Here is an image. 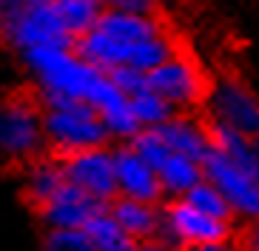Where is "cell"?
Wrapping results in <instances>:
<instances>
[{
    "label": "cell",
    "instance_id": "obj_20",
    "mask_svg": "<svg viewBox=\"0 0 259 251\" xmlns=\"http://www.w3.org/2000/svg\"><path fill=\"white\" fill-rule=\"evenodd\" d=\"M100 117H103V123H106L108 137H114V140H125V143H131V140L143 131L140 120L134 117V109H131L128 97H120L117 103L106 106L103 112H100Z\"/></svg>",
    "mask_w": 259,
    "mask_h": 251
},
{
    "label": "cell",
    "instance_id": "obj_7",
    "mask_svg": "<svg viewBox=\"0 0 259 251\" xmlns=\"http://www.w3.org/2000/svg\"><path fill=\"white\" fill-rule=\"evenodd\" d=\"M205 168V180H211L217 189L225 194L231 211L242 220H259V168L245 166L239 160H231L228 154H222L220 149L208 152L202 160Z\"/></svg>",
    "mask_w": 259,
    "mask_h": 251
},
{
    "label": "cell",
    "instance_id": "obj_24",
    "mask_svg": "<svg viewBox=\"0 0 259 251\" xmlns=\"http://www.w3.org/2000/svg\"><path fill=\"white\" fill-rule=\"evenodd\" d=\"M111 75V80L117 83V89L122 91V94H137L140 89H145V71H140V68H131V66H120V68H111L108 71Z\"/></svg>",
    "mask_w": 259,
    "mask_h": 251
},
{
    "label": "cell",
    "instance_id": "obj_6",
    "mask_svg": "<svg viewBox=\"0 0 259 251\" xmlns=\"http://www.w3.org/2000/svg\"><path fill=\"white\" fill-rule=\"evenodd\" d=\"M145 86L154 89L160 97H165L177 112L197 109L208 97V89H211L202 66L188 52H174L165 63L151 68L145 75Z\"/></svg>",
    "mask_w": 259,
    "mask_h": 251
},
{
    "label": "cell",
    "instance_id": "obj_29",
    "mask_svg": "<svg viewBox=\"0 0 259 251\" xmlns=\"http://www.w3.org/2000/svg\"><path fill=\"white\" fill-rule=\"evenodd\" d=\"M253 157H256V168H259V134L253 137Z\"/></svg>",
    "mask_w": 259,
    "mask_h": 251
},
{
    "label": "cell",
    "instance_id": "obj_9",
    "mask_svg": "<svg viewBox=\"0 0 259 251\" xmlns=\"http://www.w3.org/2000/svg\"><path fill=\"white\" fill-rule=\"evenodd\" d=\"M63 160V171L69 186L77 191H83L85 197L97 200V203L108 205L117 200V174H114V152L108 146H97V149H85V152H74Z\"/></svg>",
    "mask_w": 259,
    "mask_h": 251
},
{
    "label": "cell",
    "instance_id": "obj_15",
    "mask_svg": "<svg viewBox=\"0 0 259 251\" xmlns=\"http://www.w3.org/2000/svg\"><path fill=\"white\" fill-rule=\"evenodd\" d=\"M162 137L168 140L171 152L188 154L194 160H205L208 152H211V129H205L197 117H188V114H174L168 123L160 126Z\"/></svg>",
    "mask_w": 259,
    "mask_h": 251
},
{
    "label": "cell",
    "instance_id": "obj_8",
    "mask_svg": "<svg viewBox=\"0 0 259 251\" xmlns=\"http://www.w3.org/2000/svg\"><path fill=\"white\" fill-rule=\"evenodd\" d=\"M213 126H228L245 137L259 134V94L239 77H217L205 97Z\"/></svg>",
    "mask_w": 259,
    "mask_h": 251
},
{
    "label": "cell",
    "instance_id": "obj_17",
    "mask_svg": "<svg viewBox=\"0 0 259 251\" xmlns=\"http://www.w3.org/2000/svg\"><path fill=\"white\" fill-rule=\"evenodd\" d=\"M85 234L92 240L94 251H137V240L114 220V214L108 211V205L89 220Z\"/></svg>",
    "mask_w": 259,
    "mask_h": 251
},
{
    "label": "cell",
    "instance_id": "obj_19",
    "mask_svg": "<svg viewBox=\"0 0 259 251\" xmlns=\"http://www.w3.org/2000/svg\"><path fill=\"white\" fill-rule=\"evenodd\" d=\"M128 100H131V109H134V117L140 120L143 129H160L162 123H168L177 114V109L148 86L140 89L137 94H131Z\"/></svg>",
    "mask_w": 259,
    "mask_h": 251
},
{
    "label": "cell",
    "instance_id": "obj_23",
    "mask_svg": "<svg viewBox=\"0 0 259 251\" xmlns=\"http://www.w3.org/2000/svg\"><path fill=\"white\" fill-rule=\"evenodd\" d=\"M43 251H94L85 228H46Z\"/></svg>",
    "mask_w": 259,
    "mask_h": 251
},
{
    "label": "cell",
    "instance_id": "obj_21",
    "mask_svg": "<svg viewBox=\"0 0 259 251\" xmlns=\"http://www.w3.org/2000/svg\"><path fill=\"white\" fill-rule=\"evenodd\" d=\"M183 200H188L194 208L211 214V217H217V220H231V217H234V211H231V205H228V200H225V194H222V191L217 189L211 180L197 183V186H194V189H191Z\"/></svg>",
    "mask_w": 259,
    "mask_h": 251
},
{
    "label": "cell",
    "instance_id": "obj_10",
    "mask_svg": "<svg viewBox=\"0 0 259 251\" xmlns=\"http://www.w3.org/2000/svg\"><path fill=\"white\" fill-rule=\"evenodd\" d=\"M162 240L174 245H208V243H225L231 237V223L228 220H217L211 214L199 211L188 200H177L162 211Z\"/></svg>",
    "mask_w": 259,
    "mask_h": 251
},
{
    "label": "cell",
    "instance_id": "obj_25",
    "mask_svg": "<svg viewBox=\"0 0 259 251\" xmlns=\"http://www.w3.org/2000/svg\"><path fill=\"white\" fill-rule=\"evenodd\" d=\"M106 9H120V12H154V0H103Z\"/></svg>",
    "mask_w": 259,
    "mask_h": 251
},
{
    "label": "cell",
    "instance_id": "obj_1",
    "mask_svg": "<svg viewBox=\"0 0 259 251\" xmlns=\"http://www.w3.org/2000/svg\"><path fill=\"white\" fill-rule=\"evenodd\" d=\"M74 49L103 71L131 66L145 75L165 63L174 52H180L174 34L154 12L143 15L120 9H103L97 26L85 31Z\"/></svg>",
    "mask_w": 259,
    "mask_h": 251
},
{
    "label": "cell",
    "instance_id": "obj_26",
    "mask_svg": "<svg viewBox=\"0 0 259 251\" xmlns=\"http://www.w3.org/2000/svg\"><path fill=\"white\" fill-rule=\"evenodd\" d=\"M137 251H177V248H174V243H168V240H162V237H154V240L137 243Z\"/></svg>",
    "mask_w": 259,
    "mask_h": 251
},
{
    "label": "cell",
    "instance_id": "obj_4",
    "mask_svg": "<svg viewBox=\"0 0 259 251\" xmlns=\"http://www.w3.org/2000/svg\"><path fill=\"white\" fill-rule=\"evenodd\" d=\"M46 149L43 103L31 94H9L0 100V154L9 163L29 166Z\"/></svg>",
    "mask_w": 259,
    "mask_h": 251
},
{
    "label": "cell",
    "instance_id": "obj_22",
    "mask_svg": "<svg viewBox=\"0 0 259 251\" xmlns=\"http://www.w3.org/2000/svg\"><path fill=\"white\" fill-rule=\"evenodd\" d=\"M128 146H131V149H134V152H137L143 160H148L154 168H160L162 160L171 154V146H168V140L162 137L160 129H143Z\"/></svg>",
    "mask_w": 259,
    "mask_h": 251
},
{
    "label": "cell",
    "instance_id": "obj_3",
    "mask_svg": "<svg viewBox=\"0 0 259 251\" xmlns=\"http://www.w3.org/2000/svg\"><path fill=\"white\" fill-rule=\"evenodd\" d=\"M43 131H46V149H52L57 157H69L74 152L108 143V131L100 112L83 100L43 103Z\"/></svg>",
    "mask_w": 259,
    "mask_h": 251
},
{
    "label": "cell",
    "instance_id": "obj_5",
    "mask_svg": "<svg viewBox=\"0 0 259 251\" xmlns=\"http://www.w3.org/2000/svg\"><path fill=\"white\" fill-rule=\"evenodd\" d=\"M0 40L15 49L17 54H26L31 49L46 46H74L69 31L63 26L54 0L43 3H23L17 9H9L0 15Z\"/></svg>",
    "mask_w": 259,
    "mask_h": 251
},
{
    "label": "cell",
    "instance_id": "obj_14",
    "mask_svg": "<svg viewBox=\"0 0 259 251\" xmlns=\"http://www.w3.org/2000/svg\"><path fill=\"white\" fill-rule=\"evenodd\" d=\"M108 211L114 214V220L120 223L137 243L154 240V237H160V231H162V214L157 211V203L117 197V200L108 203Z\"/></svg>",
    "mask_w": 259,
    "mask_h": 251
},
{
    "label": "cell",
    "instance_id": "obj_11",
    "mask_svg": "<svg viewBox=\"0 0 259 251\" xmlns=\"http://www.w3.org/2000/svg\"><path fill=\"white\" fill-rule=\"evenodd\" d=\"M114 174H117V197L157 203L162 197V183L157 168L143 160L128 143L114 149Z\"/></svg>",
    "mask_w": 259,
    "mask_h": 251
},
{
    "label": "cell",
    "instance_id": "obj_27",
    "mask_svg": "<svg viewBox=\"0 0 259 251\" xmlns=\"http://www.w3.org/2000/svg\"><path fill=\"white\" fill-rule=\"evenodd\" d=\"M188 251H242V248H236L234 243H208V245H194V248H188Z\"/></svg>",
    "mask_w": 259,
    "mask_h": 251
},
{
    "label": "cell",
    "instance_id": "obj_28",
    "mask_svg": "<svg viewBox=\"0 0 259 251\" xmlns=\"http://www.w3.org/2000/svg\"><path fill=\"white\" fill-rule=\"evenodd\" d=\"M23 3H43V0H0V15H3V12H9V9L23 6Z\"/></svg>",
    "mask_w": 259,
    "mask_h": 251
},
{
    "label": "cell",
    "instance_id": "obj_16",
    "mask_svg": "<svg viewBox=\"0 0 259 251\" xmlns=\"http://www.w3.org/2000/svg\"><path fill=\"white\" fill-rule=\"evenodd\" d=\"M162 183V194H171V197H185L197 183L205 180V168H202V160H194L188 154H180V152H171L162 166L157 168Z\"/></svg>",
    "mask_w": 259,
    "mask_h": 251
},
{
    "label": "cell",
    "instance_id": "obj_12",
    "mask_svg": "<svg viewBox=\"0 0 259 251\" xmlns=\"http://www.w3.org/2000/svg\"><path fill=\"white\" fill-rule=\"evenodd\" d=\"M103 208H106L103 203L85 197L74 186H66L54 200H49L43 208H37V217L43 220L46 228H85L89 220Z\"/></svg>",
    "mask_w": 259,
    "mask_h": 251
},
{
    "label": "cell",
    "instance_id": "obj_13",
    "mask_svg": "<svg viewBox=\"0 0 259 251\" xmlns=\"http://www.w3.org/2000/svg\"><path fill=\"white\" fill-rule=\"evenodd\" d=\"M66 186H69V180L63 171V160L57 154H52V157L40 154L29 166H23V197L34 205V211L43 208L49 200H54Z\"/></svg>",
    "mask_w": 259,
    "mask_h": 251
},
{
    "label": "cell",
    "instance_id": "obj_18",
    "mask_svg": "<svg viewBox=\"0 0 259 251\" xmlns=\"http://www.w3.org/2000/svg\"><path fill=\"white\" fill-rule=\"evenodd\" d=\"M54 9L69 31V38L77 43L85 31H92L97 26L106 6H103V0H54Z\"/></svg>",
    "mask_w": 259,
    "mask_h": 251
},
{
    "label": "cell",
    "instance_id": "obj_2",
    "mask_svg": "<svg viewBox=\"0 0 259 251\" xmlns=\"http://www.w3.org/2000/svg\"><path fill=\"white\" fill-rule=\"evenodd\" d=\"M26 71L37 86L40 103L54 100H83L92 103L97 112L117 103L120 97H128L117 89L108 71L89 63L74 46H46V49H31L20 54Z\"/></svg>",
    "mask_w": 259,
    "mask_h": 251
}]
</instances>
